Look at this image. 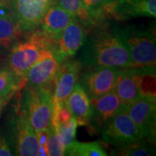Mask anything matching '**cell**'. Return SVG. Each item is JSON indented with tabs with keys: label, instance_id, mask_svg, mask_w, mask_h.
<instances>
[{
	"label": "cell",
	"instance_id": "obj_1",
	"mask_svg": "<svg viewBox=\"0 0 156 156\" xmlns=\"http://www.w3.org/2000/svg\"><path fill=\"white\" fill-rule=\"evenodd\" d=\"M81 63L89 67H133L127 48L114 31L101 32L85 39Z\"/></svg>",
	"mask_w": 156,
	"mask_h": 156
},
{
	"label": "cell",
	"instance_id": "obj_2",
	"mask_svg": "<svg viewBox=\"0 0 156 156\" xmlns=\"http://www.w3.org/2000/svg\"><path fill=\"white\" fill-rule=\"evenodd\" d=\"M114 33L122 40L133 62V67L155 66V37L151 30L134 26L117 27Z\"/></svg>",
	"mask_w": 156,
	"mask_h": 156
},
{
	"label": "cell",
	"instance_id": "obj_3",
	"mask_svg": "<svg viewBox=\"0 0 156 156\" xmlns=\"http://www.w3.org/2000/svg\"><path fill=\"white\" fill-rule=\"evenodd\" d=\"M50 40L42 30H36L23 42L12 45L9 56V69L25 83V76L30 68L50 50Z\"/></svg>",
	"mask_w": 156,
	"mask_h": 156
},
{
	"label": "cell",
	"instance_id": "obj_4",
	"mask_svg": "<svg viewBox=\"0 0 156 156\" xmlns=\"http://www.w3.org/2000/svg\"><path fill=\"white\" fill-rule=\"evenodd\" d=\"M21 109L37 134L48 129L52 122V92L43 88L30 87Z\"/></svg>",
	"mask_w": 156,
	"mask_h": 156
},
{
	"label": "cell",
	"instance_id": "obj_5",
	"mask_svg": "<svg viewBox=\"0 0 156 156\" xmlns=\"http://www.w3.org/2000/svg\"><path fill=\"white\" fill-rule=\"evenodd\" d=\"M101 139L108 144L120 147L145 137L123 108L104 124Z\"/></svg>",
	"mask_w": 156,
	"mask_h": 156
},
{
	"label": "cell",
	"instance_id": "obj_6",
	"mask_svg": "<svg viewBox=\"0 0 156 156\" xmlns=\"http://www.w3.org/2000/svg\"><path fill=\"white\" fill-rule=\"evenodd\" d=\"M86 39L83 23L75 18L53 42L50 50L59 63L69 60L83 46Z\"/></svg>",
	"mask_w": 156,
	"mask_h": 156
},
{
	"label": "cell",
	"instance_id": "obj_7",
	"mask_svg": "<svg viewBox=\"0 0 156 156\" xmlns=\"http://www.w3.org/2000/svg\"><path fill=\"white\" fill-rule=\"evenodd\" d=\"M124 109L141 131L145 139L153 142L155 137V95H141L134 102L125 107Z\"/></svg>",
	"mask_w": 156,
	"mask_h": 156
},
{
	"label": "cell",
	"instance_id": "obj_8",
	"mask_svg": "<svg viewBox=\"0 0 156 156\" xmlns=\"http://www.w3.org/2000/svg\"><path fill=\"white\" fill-rule=\"evenodd\" d=\"M82 68L83 64L79 60H68L61 63L52 87L53 113L58 111L66 103L68 97L77 83Z\"/></svg>",
	"mask_w": 156,
	"mask_h": 156
},
{
	"label": "cell",
	"instance_id": "obj_9",
	"mask_svg": "<svg viewBox=\"0 0 156 156\" xmlns=\"http://www.w3.org/2000/svg\"><path fill=\"white\" fill-rule=\"evenodd\" d=\"M150 67L153 66L124 68L121 69L114 90L124 108L143 95L144 76Z\"/></svg>",
	"mask_w": 156,
	"mask_h": 156
},
{
	"label": "cell",
	"instance_id": "obj_10",
	"mask_svg": "<svg viewBox=\"0 0 156 156\" xmlns=\"http://www.w3.org/2000/svg\"><path fill=\"white\" fill-rule=\"evenodd\" d=\"M121 69L112 67H91L83 75L79 83L90 98L100 96L114 89Z\"/></svg>",
	"mask_w": 156,
	"mask_h": 156
},
{
	"label": "cell",
	"instance_id": "obj_11",
	"mask_svg": "<svg viewBox=\"0 0 156 156\" xmlns=\"http://www.w3.org/2000/svg\"><path fill=\"white\" fill-rule=\"evenodd\" d=\"M53 3L54 0H15L13 14L23 32L37 28Z\"/></svg>",
	"mask_w": 156,
	"mask_h": 156
},
{
	"label": "cell",
	"instance_id": "obj_12",
	"mask_svg": "<svg viewBox=\"0 0 156 156\" xmlns=\"http://www.w3.org/2000/svg\"><path fill=\"white\" fill-rule=\"evenodd\" d=\"M60 65L51 50H48L30 68L25 76V82L31 88H43L52 92L53 83Z\"/></svg>",
	"mask_w": 156,
	"mask_h": 156
},
{
	"label": "cell",
	"instance_id": "obj_13",
	"mask_svg": "<svg viewBox=\"0 0 156 156\" xmlns=\"http://www.w3.org/2000/svg\"><path fill=\"white\" fill-rule=\"evenodd\" d=\"M15 151L17 155L37 156L38 154L37 134L21 109L14 123Z\"/></svg>",
	"mask_w": 156,
	"mask_h": 156
},
{
	"label": "cell",
	"instance_id": "obj_14",
	"mask_svg": "<svg viewBox=\"0 0 156 156\" xmlns=\"http://www.w3.org/2000/svg\"><path fill=\"white\" fill-rule=\"evenodd\" d=\"M119 20L156 17V0H115L107 11Z\"/></svg>",
	"mask_w": 156,
	"mask_h": 156
},
{
	"label": "cell",
	"instance_id": "obj_15",
	"mask_svg": "<svg viewBox=\"0 0 156 156\" xmlns=\"http://www.w3.org/2000/svg\"><path fill=\"white\" fill-rule=\"evenodd\" d=\"M91 120L99 125H104L122 111L124 106L114 89L104 95L90 98Z\"/></svg>",
	"mask_w": 156,
	"mask_h": 156
},
{
	"label": "cell",
	"instance_id": "obj_16",
	"mask_svg": "<svg viewBox=\"0 0 156 156\" xmlns=\"http://www.w3.org/2000/svg\"><path fill=\"white\" fill-rule=\"evenodd\" d=\"M75 18L76 17L68 13L54 2L42 20V31L52 44L68 24Z\"/></svg>",
	"mask_w": 156,
	"mask_h": 156
},
{
	"label": "cell",
	"instance_id": "obj_17",
	"mask_svg": "<svg viewBox=\"0 0 156 156\" xmlns=\"http://www.w3.org/2000/svg\"><path fill=\"white\" fill-rule=\"evenodd\" d=\"M69 109L78 126H88L91 122L90 99L83 86L76 83L66 101Z\"/></svg>",
	"mask_w": 156,
	"mask_h": 156
},
{
	"label": "cell",
	"instance_id": "obj_18",
	"mask_svg": "<svg viewBox=\"0 0 156 156\" xmlns=\"http://www.w3.org/2000/svg\"><path fill=\"white\" fill-rule=\"evenodd\" d=\"M22 33L23 30L13 13L0 14V48L9 49Z\"/></svg>",
	"mask_w": 156,
	"mask_h": 156
},
{
	"label": "cell",
	"instance_id": "obj_19",
	"mask_svg": "<svg viewBox=\"0 0 156 156\" xmlns=\"http://www.w3.org/2000/svg\"><path fill=\"white\" fill-rule=\"evenodd\" d=\"M64 155L69 156H106L108 154L99 141L81 142L73 140L65 147Z\"/></svg>",
	"mask_w": 156,
	"mask_h": 156
},
{
	"label": "cell",
	"instance_id": "obj_20",
	"mask_svg": "<svg viewBox=\"0 0 156 156\" xmlns=\"http://www.w3.org/2000/svg\"><path fill=\"white\" fill-rule=\"evenodd\" d=\"M24 83L17 77L10 69H0V96L11 97Z\"/></svg>",
	"mask_w": 156,
	"mask_h": 156
},
{
	"label": "cell",
	"instance_id": "obj_21",
	"mask_svg": "<svg viewBox=\"0 0 156 156\" xmlns=\"http://www.w3.org/2000/svg\"><path fill=\"white\" fill-rule=\"evenodd\" d=\"M116 147L118 149L116 150V154H115L116 155L148 156L154 154V151L149 145V140L147 139L133 141Z\"/></svg>",
	"mask_w": 156,
	"mask_h": 156
},
{
	"label": "cell",
	"instance_id": "obj_22",
	"mask_svg": "<svg viewBox=\"0 0 156 156\" xmlns=\"http://www.w3.org/2000/svg\"><path fill=\"white\" fill-rule=\"evenodd\" d=\"M54 2L83 23L90 19V15L84 8L82 0H54Z\"/></svg>",
	"mask_w": 156,
	"mask_h": 156
},
{
	"label": "cell",
	"instance_id": "obj_23",
	"mask_svg": "<svg viewBox=\"0 0 156 156\" xmlns=\"http://www.w3.org/2000/svg\"><path fill=\"white\" fill-rule=\"evenodd\" d=\"M46 149L49 156L64 155L65 146L62 142L61 136L57 133L56 129L52 127V125L48 128Z\"/></svg>",
	"mask_w": 156,
	"mask_h": 156
},
{
	"label": "cell",
	"instance_id": "obj_24",
	"mask_svg": "<svg viewBox=\"0 0 156 156\" xmlns=\"http://www.w3.org/2000/svg\"><path fill=\"white\" fill-rule=\"evenodd\" d=\"M77 123L75 118L73 117L70 121L63 124H59L56 127H53L57 131V133L61 136L62 142L67 147L69 143H71L73 140H75L76 134V128H77Z\"/></svg>",
	"mask_w": 156,
	"mask_h": 156
},
{
	"label": "cell",
	"instance_id": "obj_25",
	"mask_svg": "<svg viewBox=\"0 0 156 156\" xmlns=\"http://www.w3.org/2000/svg\"><path fill=\"white\" fill-rule=\"evenodd\" d=\"M84 8L89 13L90 17L100 14L111 5L115 0H82Z\"/></svg>",
	"mask_w": 156,
	"mask_h": 156
},
{
	"label": "cell",
	"instance_id": "obj_26",
	"mask_svg": "<svg viewBox=\"0 0 156 156\" xmlns=\"http://www.w3.org/2000/svg\"><path fill=\"white\" fill-rule=\"evenodd\" d=\"M13 154L11 143L4 135H0V156H11Z\"/></svg>",
	"mask_w": 156,
	"mask_h": 156
},
{
	"label": "cell",
	"instance_id": "obj_27",
	"mask_svg": "<svg viewBox=\"0 0 156 156\" xmlns=\"http://www.w3.org/2000/svg\"><path fill=\"white\" fill-rule=\"evenodd\" d=\"M11 0H0V14L6 12L5 9L8 7Z\"/></svg>",
	"mask_w": 156,
	"mask_h": 156
},
{
	"label": "cell",
	"instance_id": "obj_28",
	"mask_svg": "<svg viewBox=\"0 0 156 156\" xmlns=\"http://www.w3.org/2000/svg\"><path fill=\"white\" fill-rule=\"evenodd\" d=\"M8 99H9V97H1L0 96V115H1L2 110H3V108H4L5 103L7 102Z\"/></svg>",
	"mask_w": 156,
	"mask_h": 156
}]
</instances>
